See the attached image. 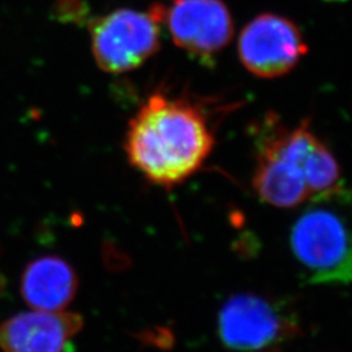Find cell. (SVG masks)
<instances>
[{"instance_id": "cell-3", "label": "cell", "mask_w": 352, "mask_h": 352, "mask_svg": "<svg viewBox=\"0 0 352 352\" xmlns=\"http://www.w3.org/2000/svg\"><path fill=\"white\" fill-rule=\"evenodd\" d=\"M217 330L223 346L236 352H282L300 331L287 305L256 294H238L222 305Z\"/></svg>"}, {"instance_id": "cell-7", "label": "cell", "mask_w": 352, "mask_h": 352, "mask_svg": "<svg viewBox=\"0 0 352 352\" xmlns=\"http://www.w3.org/2000/svg\"><path fill=\"white\" fill-rule=\"evenodd\" d=\"M164 21L176 46L202 62H212L234 37V21L222 0H173Z\"/></svg>"}, {"instance_id": "cell-13", "label": "cell", "mask_w": 352, "mask_h": 352, "mask_svg": "<svg viewBox=\"0 0 352 352\" xmlns=\"http://www.w3.org/2000/svg\"><path fill=\"white\" fill-rule=\"evenodd\" d=\"M327 1H344V0H327Z\"/></svg>"}, {"instance_id": "cell-9", "label": "cell", "mask_w": 352, "mask_h": 352, "mask_svg": "<svg viewBox=\"0 0 352 352\" xmlns=\"http://www.w3.org/2000/svg\"><path fill=\"white\" fill-rule=\"evenodd\" d=\"M78 287L75 269L58 256H42L21 276V295L36 311L59 312L74 300Z\"/></svg>"}, {"instance_id": "cell-6", "label": "cell", "mask_w": 352, "mask_h": 352, "mask_svg": "<svg viewBox=\"0 0 352 352\" xmlns=\"http://www.w3.org/2000/svg\"><path fill=\"white\" fill-rule=\"evenodd\" d=\"M307 51L295 23L273 13L254 17L243 28L238 41L240 62L252 75L263 78L287 75Z\"/></svg>"}, {"instance_id": "cell-8", "label": "cell", "mask_w": 352, "mask_h": 352, "mask_svg": "<svg viewBox=\"0 0 352 352\" xmlns=\"http://www.w3.org/2000/svg\"><path fill=\"white\" fill-rule=\"evenodd\" d=\"M84 327L82 317L71 312L33 311L13 316L0 325L3 352H67Z\"/></svg>"}, {"instance_id": "cell-2", "label": "cell", "mask_w": 352, "mask_h": 352, "mask_svg": "<svg viewBox=\"0 0 352 352\" xmlns=\"http://www.w3.org/2000/svg\"><path fill=\"white\" fill-rule=\"evenodd\" d=\"M316 135L304 120L286 128L267 118L256 140V167L252 184L258 199L272 206L291 209L311 200L304 177V160Z\"/></svg>"}, {"instance_id": "cell-5", "label": "cell", "mask_w": 352, "mask_h": 352, "mask_svg": "<svg viewBox=\"0 0 352 352\" xmlns=\"http://www.w3.org/2000/svg\"><path fill=\"white\" fill-rule=\"evenodd\" d=\"M164 7L149 11L116 10L91 21V51L98 67L109 74L139 68L160 50Z\"/></svg>"}, {"instance_id": "cell-10", "label": "cell", "mask_w": 352, "mask_h": 352, "mask_svg": "<svg viewBox=\"0 0 352 352\" xmlns=\"http://www.w3.org/2000/svg\"><path fill=\"white\" fill-rule=\"evenodd\" d=\"M304 177L311 200H329L340 195L343 177L340 164L327 145L314 138L304 161Z\"/></svg>"}, {"instance_id": "cell-11", "label": "cell", "mask_w": 352, "mask_h": 352, "mask_svg": "<svg viewBox=\"0 0 352 352\" xmlns=\"http://www.w3.org/2000/svg\"><path fill=\"white\" fill-rule=\"evenodd\" d=\"M139 340L146 344H153L157 347H168L173 343V336L166 329H151L140 333Z\"/></svg>"}, {"instance_id": "cell-1", "label": "cell", "mask_w": 352, "mask_h": 352, "mask_svg": "<svg viewBox=\"0 0 352 352\" xmlns=\"http://www.w3.org/2000/svg\"><path fill=\"white\" fill-rule=\"evenodd\" d=\"M213 148V131L201 109L164 93L151 94L140 107L124 141L129 164L164 188L195 175Z\"/></svg>"}, {"instance_id": "cell-4", "label": "cell", "mask_w": 352, "mask_h": 352, "mask_svg": "<svg viewBox=\"0 0 352 352\" xmlns=\"http://www.w3.org/2000/svg\"><path fill=\"white\" fill-rule=\"evenodd\" d=\"M289 248L309 283L352 285V231L337 214H302L291 227Z\"/></svg>"}, {"instance_id": "cell-12", "label": "cell", "mask_w": 352, "mask_h": 352, "mask_svg": "<svg viewBox=\"0 0 352 352\" xmlns=\"http://www.w3.org/2000/svg\"><path fill=\"white\" fill-rule=\"evenodd\" d=\"M4 285H6V283H4V279L0 277V295H1L3 291H4Z\"/></svg>"}]
</instances>
